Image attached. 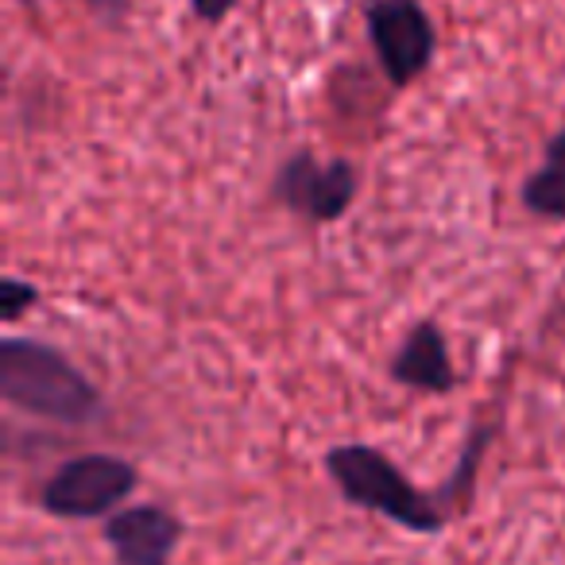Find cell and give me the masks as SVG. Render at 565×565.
Returning a JSON list of instances; mask_svg holds the SVG:
<instances>
[{"label": "cell", "mask_w": 565, "mask_h": 565, "mask_svg": "<svg viewBox=\"0 0 565 565\" xmlns=\"http://www.w3.org/2000/svg\"><path fill=\"white\" fill-rule=\"evenodd\" d=\"M0 395L28 415L63 426H86L102 415L97 387L47 341H0Z\"/></svg>", "instance_id": "1"}, {"label": "cell", "mask_w": 565, "mask_h": 565, "mask_svg": "<svg viewBox=\"0 0 565 565\" xmlns=\"http://www.w3.org/2000/svg\"><path fill=\"white\" fill-rule=\"evenodd\" d=\"M326 472L341 488L349 503L372 511V515H384L387 523L403 526V531L415 534H438L446 526L438 500L423 488H415L399 472V465L387 454L361 441H349V446H333L326 454Z\"/></svg>", "instance_id": "2"}, {"label": "cell", "mask_w": 565, "mask_h": 565, "mask_svg": "<svg viewBox=\"0 0 565 565\" xmlns=\"http://www.w3.org/2000/svg\"><path fill=\"white\" fill-rule=\"evenodd\" d=\"M140 484L132 461L117 454H82L55 469L43 484V508L58 519H94L125 503Z\"/></svg>", "instance_id": "3"}, {"label": "cell", "mask_w": 565, "mask_h": 565, "mask_svg": "<svg viewBox=\"0 0 565 565\" xmlns=\"http://www.w3.org/2000/svg\"><path fill=\"white\" fill-rule=\"evenodd\" d=\"M364 24H369V40L392 86L403 89L415 78H423L426 66L434 63L438 35H434V20L426 17L418 0H369Z\"/></svg>", "instance_id": "4"}, {"label": "cell", "mask_w": 565, "mask_h": 565, "mask_svg": "<svg viewBox=\"0 0 565 565\" xmlns=\"http://www.w3.org/2000/svg\"><path fill=\"white\" fill-rule=\"evenodd\" d=\"M275 202L287 205L295 217L315 221H338L349 213V205L356 202V167L349 159H318L315 151H295L287 163L275 171Z\"/></svg>", "instance_id": "5"}, {"label": "cell", "mask_w": 565, "mask_h": 565, "mask_svg": "<svg viewBox=\"0 0 565 565\" xmlns=\"http://www.w3.org/2000/svg\"><path fill=\"white\" fill-rule=\"evenodd\" d=\"M105 542L117 565H167L182 542V523L167 508L136 503L105 523Z\"/></svg>", "instance_id": "6"}, {"label": "cell", "mask_w": 565, "mask_h": 565, "mask_svg": "<svg viewBox=\"0 0 565 565\" xmlns=\"http://www.w3.org/2000/svg\"><path fill=\"white\" fill-rule=\"evenodd\" d=\"M392 380L411 392H430V395H446L457 387V372L449 361V345L446 333L438 322H418L415 330L403 338L399 353L392 356Z\"/></svg>", "instance_id": "7"}, {"label": "cell", "mask_w": 565, "mask_h": 565, "mask_svg": "<svg viewBox=\"0 0 565 565\" xmlns=\"http://www.w3.org/2000/svg\"><path fill=\"white\" fill-rule=\"evenodd\" d=\"M523 205L534 217L565 221V128L550 136L542 167L523 182Z\"/></svg>", "instance_id": "8"}, {"label": "cell", "mask_w": 565, "mask_h": 565, "mask_svg": "<svg viewBox=\"0 0 565 565\" xmlns=\"http://www.w3.org/2000/svg\"><path fill=\"white\" fill-rule=\"evenodd\" d=\"M35 299H40V295H35L32 282L17 279V275H9V279L0 282V315H4V322H17Z\"/></svg>", "instance_id": "9"}, {"label": "cell", "mask_w": 565, "mask_h": 565, "mask_svg": "<svg viewBox=\"0 0 565 565\" xmlns=\"http://www.w3.org/2000/svg\"><path fill=\"white\" fill-rule=\"evenodd\" d=\"M86 9L94 12L102 24H109V28H117L120 20L128 17V9H132V0H86Z\"/></svg>", "instance_id": "10"}, {"label": "cell", "mask_w": 565, "mask_h": 565, "mask_svg": "<svg viewBox=\"0 0 565 565\" xmlns=\"http://www.w3.org/2000/svg\"><path fill=\"white\" fill-rule=\"evenodd\" d=\"M233 9H236V0H190V12H194L202 24H221Z\"/></svg>", "instance_id": "11"}]
</instances>
